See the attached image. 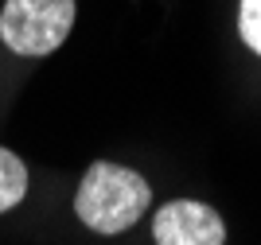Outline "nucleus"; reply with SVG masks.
<instances>
[{"mask_svg":"<svg viewBox=\"0 0 261 245\" xmlns=\"http://www.w3.org/2000/svg\"><path fill=\"white\" fill-rule=\"evenodd\" d=\"M152 203V191L144 175L121 168V164H90L74 195L78 222L90 226L94 234H125L129 226L141 222V214Z\"/></svg>","mask_w":261,"mask_h":245,"instance_id":"obj_1","label":"nucleus"},{"mask_svg":"<svg viewBox=\"0 0 261 245\" xmlns=\"http://www.w3.org/2000/svg\"><path fill=\"white\" fill-rule=\"evenodd\" d=\"M70 28H74V0H8L0 8V39L23 59L59 51Z\"/></svg>","mask_w":261,"mask_h":245,"instance_id":"obj_2","label":"nucleus"},{"mask_svg":"<svg viewBox=\"0 0 261 245\" xmlns=\"http://www.w3.org/2000/svg\"><path fill=\"white\" fill-rule=\"evenodd\" d=\"M152 241L156 245H226V226L207 203L175 199L164 203L152 218Z\"/></svg>","mask_w":261,"mask_h":245,"instance_id":"obj_3","label":"nucleus"},{"mask_svg":"<svg viewBox=\"0 0 261 245\" xmlns=\"http://www.w3.org/2000/svg\"><path fill=\"white\" fill-rule=\"evenodd\" d=\"M23 195H28V168L16 152L0 148V214L12 210Z\"/></svg>","mask_w":261,"mask_h":245,"instance_id":"obj_4","label":"nucleus"},{"mask_svg":"<svg viewBox=\"0 0 261 245\" xmlns=\"http://www.w3.org/2000/svg\"><path fill=\"white\" fill-rule=\"evenodd\" d=\"M238 28H242V39L250 43V51L261 55V0H242Z\"/></svg>","mask_w":261,"mask_h":245,"instance_id":"obj_5","label":"nucleus"}]
</instances>
